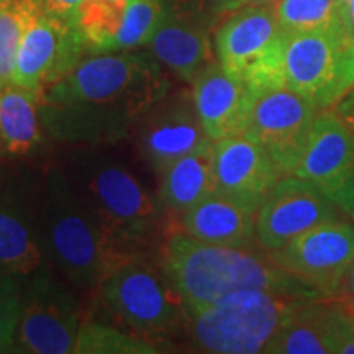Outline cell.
I'll return each instance as SVG.
<instances>
[{
  "mask_svg": "<svg viewBox=\"0 0 354 354\" xmlns=\"http://www.w3.org/2000/svg\"><path fill=\"white\" fill-rule=\"evenodd\" d=\"M169 92V81L149 53H102L84 57L39 104L53 140L99 146L125 138Z\"/></svg>",
  "mask_w": 354,
  "mask_h": 354,
  "instance_id": "1",
  "label": "cell"
},
{
  "mask_svg": "<svg viewBox=\"0 0 354 354\" xmlns=\"http://www.w3.org/2000/svg\"><path fill=\"white\" fill-rule=\"evenodd\" d=\"M161 266L183 295L189 317L225 295L246 289L322 299L286 272L272 254L259 246L210 245L183 232L166 241Z\"/></svg>",
  "mask_w": 354,
  "mask_h": 354,
  "instance_id": "2",
  "label": "cell"
},
{
  "mask_svg": "<svg viewBox=\"0 0 354 354\" xmlns=\"http://www.w3.org/2000/svg\"><path fill=\"white\" fill-rule=\"evenodd\" d=\"M37 228L44 259L82 290L100 287L118 264L136 254L82 201L63 169L46 174Z\"/></svg>",
  "mask_w": 354,
  "mask_h": 354,
  "instance_id": "3",
  "label": "cell"
},
{
  "mask_svg": "<svg viewBox=\"0 0 354 354\" xmlns=\"http://www.w3.org/2000/svg\"><path fill=\"white\" fill-rule=\"evenodd\" d=\"M64 172L82 201L133 250L158 230L165 207L127 165L104 154L81 151L71 158Z\"/></svg>",
  "mask_w": 354,
  "mask_h": 354,
  "instance_id": "4",
  "label": "cell"
},
{
  "mask_svg": "<svg viewBox=\"0 0 354 354\" xmlns=\"http://www.w3.org/2000/svg\"><path fill=\"white\" fill-rule=\"evenodd\" d=\"M310 299L279 292L246 289L225 295L189 317L194 344L205 353L256 354Z\"/></svg>",
  "mask_w": 354,
  "mask_h": 354,
  "instance_id": "5",
  "label": "cell"
},
{
  "mask_svg": "<svg viewBox=\"0 0 354 354\" xmlns=\"http://www.w3.org/2000/svg\"><path fill=\"white\" fill-rule=\"evenodd\" d=\"M99 289L123 325L149 342H165L189 326L183 295L162 266L156 268L140 253L118 264Z\"/></svg>",
  "mask_w": 354,
  "mask_h": 354,
  "instance_id": "6",
  "label": "cell"
},
{
  "mask_svg": "<svg viewBox=\"0 0 354 354\" xmlns=\"http://www.w3.org/2000/svg\"><path fill=\"white\" fill-rule=\"evenodd\" d=\"M284 41L274 6H245L230 13L216 30V59L261 97L286 87Z\"/></svg>",
  "mask_w": 354,
  "mask_h": 354,
  "instance_id": "7",
  "label": "cell"
},
{
  "mask_svg": "<svg viewBox=\"0 0 354 354\" xmlns=\"http://www.w3.org/2000/svg\"><path fill=\"white\" fill-rule=\"evenodd\" d=\"M286 87L331 110L354 87V37L343 21L328 28L286 35Z\"/></svg>",
  "mask_w": 354,
  "mask_h": 354,
  "instance_id": "8",
  "label": "cell"
},
{
  "mask_svg": "<svg viewBox=\"0 0 354 354\" xmlns=\"http://www.w3.org/2000/svg\"><path fill=\"white\" fill-rule=\"evenodd\" d=\"M15 346L33 354H69L76 349L81 308L48 261L26 276Z\"/></svg>",
  "mask_w": 354,
  "mask_h": 354,
  "instance_id": "9",
  "label": "cell"
},
{
  "mask_svg": "<svg viewBox=\"0 0 354 354\" xmlns=\"http://www.w3.org/2000/svg\"><path fill=\"white\" fill-rule=\"evenodd\" d=\"M88 55L73 19L37 12L17 51L12 84L32 92L41 104L51 86L61 81Z\"/></svg>",
  "mask_w": 354,
  "mask_h": 354,
  "instance_id": "10",
  "label": "cell"
},
{
  "mask_svg": "<svg viewBox=\"0 0 354 354\" xmlns=\"http://www.w3.org/2000/svg\"><path fill=\"white\" fill-rule=\"evenodd\" d=\"M272 258L322 299L342 297L354 261V221L344 218L318 225L272 253Z\"/></svg>",
  "mask_w": 354,
  "mask_h": 354,
  "instance_id": "11",
  "label": "cell"
},
{
  "mask_svg": "<svg viewBox=\"0 0 354 354\" xmlns=\"http://www.w3.org/2000/svg\"><path fill=\"white\" fill-rule=\"evenodd\" d=\"M348 218L317 185L302 177H281L256 212V240L277 253L292 240L326 221ZM349 220V218H348Z\"/></svg>",
  "mask_w": 354,
  "mask_h": 354,
  "instance_id": "12",
  "label": "cell"
},
{
  "mask_svg": "<svg viewBox=\"0 0 354 354\" xmlns=\"http://www.w3.org/2000/svg\"><path fill=\"white\" fill-rule=\"evenodd\" d=\"M318 112L312 102L289 87L274 88L258 97L245 135L271 156L282 176L294 174Z\"/></svg>",
  "mask_w": 354,
  "mask_h": 354,
  "instance_id": "13",
  "label": "cell"
},
{
  "mask_svg": "<svg viewBox=\"0 0 354 354\" xmlns=\"http://www.w3.org/2000/svg\"><path fill=\"white\" fill-rule=\"evenodd\" d=\"M294 174L317 185L354 221V133L333 110L318 112Z\"/></svg>",
  "mask_w": 354,
  "mask_h": 354,
  "instance_id": "14",
  "label": "cell"
},
{
  "mask_svg": "<svg viewBox=\"0 0 354 354\" xmlns=\"http://www.w3.org/2000/svg\"><path fill=\"white\" fill-rule=\"evenodd\" d=\"M209 141L192 95L183 94L171 100L166 97L141 118L140 151L159 174Z\"/></svg>",
  "mask_w": 354,
  "mask_h": 354,
  "instance_id": "15",
  "label": "cell"
},
{
  "mask_svg": "<svg viewBox=\"0 0 354 354\" xmlns=\"http://www.w3.org/2000/svg\"><path fill=\"white\" fill-rule=\"evenodd\" d=\"M192 100L212 141L245 135L258 97L220 63H210L192 82Z\"/></svg>",
  "mask_w": 354,
  "mask_h": 354,
  "instance_id": "16",
  "label": "cell"
},
{
  "mask_svg": "<svg viewBox=\"0 0 354 354\" xmlns=\"http://www.w3.org/2000/svg\"><path fill=\"white\" fill-rule=\"evenodd\" d=\"M215 190L258 212L282 172L261 146L246 135L215 141Z\"/></svg>",
  "mask_w": 354,
  "mask_h": 354,
  "instance_id": "17",
  "label": "cell"
},
{
  "mask_svg": "<svg viewBox=\"0 0 354 354\" xmlns=\"http://www.w3.org/2000/svg\"><path fill=\"white\" fill-rule=\"evenodd\" d=\"M165 3L161 21L146 46L176 76L192 82L212 61L209 24L192 8Z\"/></svg>",
  "mask_w": 354,
  "mask_h": 354,
  "instance_id": "18",
  "label": "cell"
},
{
  "mask_svg": "<svg viewBox=\"0 0 354 354\" xmlns=\"http://www.w3.org/2000/svg\"><path fill=\"white\" fill-rule=\"evenodd\" d=\"M184 232L210 245L254 248L256 210L223 194H209L183 214Z\"/></svg>",
  "mask_w": 354,
  "mask_h": 354,
  "instance_id": "19",
  "label": "cell"
},
{
  "mask_svg": "<svg viewBox=\"0 0 354 354\" xmlns=\"http://www.w3.org/2000/svg\"><path fill=\"white\" fill-rule=\"evenodd\" d=\"M214 146L209 141L161 172L159 201L167 212L184 214L215 190Z\"/></svg>",
  "mask_w": 354,
  "mask_h": 354,
  "instance_id": "20",
  "label": "cell"
},
{
  "mask_svg": "<svg viewBox=\"0 0 354 354\" xmlns=\"http://www.w3.org/2000/svg\"><path fill=\"white\" fill-rule=\"evenodd\" d=\"M43 263L37 220L21 203L0 201V271L26 277Z\"/></svg>",
  "mask_w": 354,
  "mask_h": 354,
  "instance_id": "21",
  "label": "cell"
},
{
  "mask_svg": "<svg viewBox=\"0 0 354 354\" xmlns=\"http://www.w3.org/2000/svg\"><path fill=\"white\" fill-rule=\"evenodd\" d=\"M39 99L15 84L0 88V143L13 156H24L41 143Z\"/></svg>",
  "mask_w": 354,
  "mask_h": 354,
  "instance_id": "22",
  "label": "cell"
},
{
  "mask_svg": "<svg viewBox=\"0 0 354 354\" xmlns=\"http://www.w3.org/2000/svg\"><path fill=\"white\" fill-rule=\"evenodd\" d=\"M268 354H331L325 320V299L300 304L289 322L266 346Z\"/></svg>",
  "mask_w": 354,
  "mask_h": 354,
  "instance_id": "23",
  "label": "cell"
},
{
  "mask_svg": "<svg viewBox=\"0 0 354 354\" xmlns=\"http://www.w3.org/2000/svg\"><path fill=\"white\" fill-rule=\"evenodd\" d=\"M128 0H86L74 15L88 55L117 51Z\"/></svg>",
  "mask_w": 354,
  "mask_h": 354,
  "instance_id": "24",
  "label": "cell"
},
{
  "mask_svg": "<svg viewBox=\"0 0 354 354\" xmlns=\"http://www.w3.org/2000/svg\"><path fill=\"white\" fill-rule=\"evenodd\" d=\"M41 0H0V88L12 84L15 57Z\"/></svg>",
  "mask_w": 354,
  "mask_h": 354,
  "instance_id": "25",
  "label": "cell"
},
{
  "mask_svg": "<svg viewBox=\"0 0 354 354\" xmlns=\"http://www.w3.org/2000/svg\"><path fill=\"white\" fill-rule=\"evenodd\" d=\"M76 354H154L156 344L143 336L127 333L109 323L86 320L79 328Z\"/></svg>",
  "mask_w": 354,
  "mask_h": 354,
  "instance_id": "26",
  "label": "cell"
},
{
  "mask_svg": "<svg viewBox=\"0 0 354 354\" xmlns=\"http://www.w3.org/2000/svg\"><path fill=\"white\" fill-rule=\"evenodd\" d=\"M274 12L286 35L313 32L342 24L336 0H279L274 3Z\"/></svg>",
  "mask_w": 354,
  "mask_h": 354,
  "instance_id": "27",
  "label": "cell"
},
{
  "mask_svg": "<svg viewBox=\"0 0 354 354\" xmlns=\"http://www.w3.org/2000/svg\"><path fill=\"white\" fill-rule=\"evenodd\" d=\"M162 0H128L125 19L117 39V51L148 44L161 21Z\"/></svg>",
  "mask_w": 354,
  "mask_h": 354,
  "instance_id": "28",
  "label": "cell"
},
{
  "mask_svg": "<svg viewBox=\"0 0 354 354\" xmlns=\"http://www.w3.org/2000/svg\"><path fill=\"white\" fill-rule=\"evenodd\" d=\"M20 305L21 290L19 277L0 271V351H8L15 346Z\"/></svg>",
  "mask_w": 354,
  "mask_h": 354,
  "instance_id": "29",
  "label": "cell"
},
{
  "mask_svg": "<svg viewBox=\"0 0 354 354\" xmlns=\"http://www.w3.org/2000/svg\"><path fill=\"white\" fill-rule=\"evenodd\" d=\"M86 0H41L43 10L59 19H74L79 7Z\"/></svg>",
  "mask_w": 354,
  "mask_h": 354,
  "instance_id": "30",
  "label": "cell"
},
{
  "mask_svg": "<svg viewBox=\"0 0 354 354\" xmlns=\"http://www.w3.org/2000/svg\"><path fill=\"white\" fill-rule=\"evenodd\" d=\"M331 110H333V112L346 123L349 130L354 133V87Z\"/></svg>",
  "mask_w": 354,
  "mask_h": 354,
  "instance_id": "31",
  "label": "cell"
},
{
  "mask_svg": "<svg viewBox=\"0 0 354 354\" xmlns=\"http://www.w3.org/2000/svg\"><path fill=\"white\" fill-rule=\"evenodd\" d=\"M212 15H230V13L243 7V0H205Z\"/></svg>",
  "mask_w": 354,
  "mask_h": 354,
  "instance_id": "32",
  "label": "cell"
},
{
  "mask_svg": "<svg viewBox=\"0 0 354 354\" xmlns=\"http://www.w3.org/2000/svg\"><path fill=\"white\" fill-rule=\"evenodd\" d=\"M339 13H342V21L344 28L348 30V33L351 37H354V0H349L344 6L339 7Z\"/></svg>",
  "mask_w": 354,
  "mask_h": 354,
  "instance_id": "33",
  "label": "cell"
},
{
  "mask_svg": "<svg viewBox=\"0 0 354 354\" xmlns=\"http://www.w3.org/2000/svg\"><path fill=\"white\" fill-rule=\"evenodd\" d=\"M342 297H348V299H354V261L349 268V272L346 276V281H344V287H343V295Z\"/></svg>",
  "mask_w": 354,
  "mask_h": 354,
  "instance_id": "34",
  "label": "cell"
},
{
  "mask_svg": "<svg viewBox=\"0 0 354 354\" xmlns=\"http://www.w3.org/2000/svg\"><path fill=\"white\" fill-rule=\"evenodd\" d=\"M279 0H243V7L245 6H274Z\"/></svg>",
  "mask_w": 354,
  "mask_h": 354,
  "instance_id": "35",
  "label": "cell"
},
{
  "mask_svg": "<svg viewBox=\"0 0 354 354\" xmlns=\"http://www.w3.org/2000/svg\"><path fill=\"white\" fill-rule=\"evenodd\" d=\"M348 302H349V307H351V312H353V317H354V299H348Z\"/></svg>",
  "mask_w": 354,
  "mask_h": 354,
  "instance_id": "36",
  "label": "cell"
},
{
  "mask_svg": "<svg viewBox=\"0 0 354 354\" xmlns=\"http://www.w3.org/2000/svg\"><path fill=\"white\" fill-rule=\"evenodd\" d=\"M336 2H338V6L342 7V6H344V3H346V2H349V0H336Z\"/></svg>",
  "mask_w": 354,
  "mask_h": 354,
  "instance_id": "37",
  "label": "cell"
}]
</instances>
